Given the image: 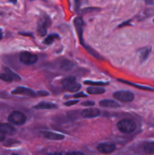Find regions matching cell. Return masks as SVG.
<instances>
[{"mask_svg":"<svg viewBox=\"0 0 154 155\" xmlns=\"http://www.w3.org/2000/svg\"><path fill=\"white\" fill-rule=\"evenodd\" d=\"M118 130L122 133H131L137 129L136 124L129 119L121 120L117 124Z\"/></svg>","mask_w":154,"mask_h":155,"instance_id":"1","label":"cell"},{"mask_svg":"<svg viewBox=\"0 0 154 155\" xmlns=\"http://www.w3.org/2000/svg\"><path fill=\"white\" fill-rule=\"evenodd\" d=\"M62 85L65 89L71 92H78L81 88V85L75 81V77H68L62 80Z\"/></svg>","mask_w":154,"mask_h":155,"instance_id":"2","label":"cell"},{"mask_svg":"<svg viewBox=\"0 0 154 155\" xmlns=\"http://www.w3.org/2000/svg\"><path fill=\"white\" fill-rule=\"evenodd\" d=\"M113 98L121 102H131L134 100V95L130 91L120 90L115 92L113 95Z\"/></svg>","mask_w":154,"mask_h":155,"instance_id":"3","label":"cell"},{"mask_svg":"<svg viewBox=\"0 0 154 155\" xmlns=\"http://www.w3.org/2000/svg\"><path fill=\"white\" fill-rule=\"evenodd\" d=\"M8 121L11 124L17 126H21L24 124L27 121V117L24 113L21 111L15 110L11 113L8 117Z\"/></svg>","mask_w":154,"mask_h":155,"instance_id":"4","label":"cell"},{"mask_svg":"<svg viewBox=\"0 0 154 155\" xmlns=\"http://www.w3.org/2000/svg\"><path fill=\"white\" fill-rule=\"evenodd\" d=\"M20 61L21 63L26 65L34 64L38 61V56L36 54H32L28 51H23L19 55Z\"/></svg>","mask_w":154,"mask_h":155,"instance_id":"5","label":"cell"},{"mask_svg":"<svg viewBox=\"0 0 154 155\" xmlns=\"http://www.w3.org/2000/svg\"><path fill=\"white\" fill-rule=\"evenodd\" d=\"M5 72L0 74V79L6 82V83H11L12 81H20L21 80V77L18 74H15L14 72H13L11 70L5 68Z\"/></svg>","mask_w":154,"mask_h":155,"instance_id":"6","label":"cell"},{"mask_svg":"<svg viewBox=\"0 0 154 155\" xmlns=\"http://www.w3.org/2000/svg\"><path fill=\"white\" fill-rule=\"evenodd\" d=\"M50 24H51V21L48 17H44L39 19L37 26V32L39 36H44L46 35L47 30Z\"/></svg>","mask_w":154,"mask_h":155,"instance_id":"7","label":"cell"},{"mask_svg":"<svg viewBox=\"0 0 154 155\" xmlns=\"http://www.w3.org/2000/svg\"><path fill=\"white\" fill-rule=\"evenodd\" d=\"M14 95H26V96L29 97H36V92H35L34 91H33L32 89H29V88L23 87V86H19V87H17L16 89H14L11 92Z\"/></svg>","mask_w":154,"mask_h":155,"instance_id":"8","label":"cell"},{"mask_svg":"<svg viewBox=\"0 0 154 155\" xmlns=\"http://www.w3.org/2000/svg\"><path fill=\"white\" fill-rule=\"evenodd\" d=\"M74 25H75V29H76L77 34H78L80 42L82 45H84V40L82 39L83 34V26H84V21H83L82 18H75L74 20Z\"/></svg>","mask_w":154,"mask_h":155,"instance_id":"9","label":"cell"},{"mask_svg":"<svg viewBox=\"0 0 154 155\" xmlns=\"http://www.w3.org/2000/svg\"><path fill=\"white\" fill-rule=\"evenodd\" d=\"M40 136H42L43 138L49 140H54V141H58V140H63L64 139V136L60 133H54V132L50 131H42L40 132Z\"/></svg>","mask_w":154,"mask_h":155,"instance_id":"10","label":"cell"},{"mask_svg":"<svg viewBox=\"0 0 154 155\" xmlns=\"http://www.w3.org/2000/svg\"><path fill=\"white\" fill-rule=\"evenodd\" d=\"M98 150L99 152L102 154H110L113 152L116 149V145L113 143L106 142V143H101L98 145Z\"/></svg>","mask_w":154,"mask_h":155,"instance_id":"11","label":"cell"},{"mask_svg":"<svg viewBox=\"0 0 154 155\" xmlns=\"http://www.w3.org/2000/svg\"><path fill=\"white\" fill-rule=\"evenodd\" d=\"M81 114L85 118H94L100 116L101 111L98 108H87L83 110Z\"/></svg>","mask_w":154,"mask_h":155,"instance_id":"12","label":"cell"},{"mask_svg":"<svg viewBox=\"0 0 154 155\" xmlns=\"http://www.w3.org/2000/svg\"><path fill=\"white\" fill-rule=\"evenodd\" d=\"M151 50H152V48H151L150 46L144 47V48H142L140 50H138L139 58H140V61L141 63L146 61V59L149 58V54L151 52Z\"/></svg>","mask_w":154,"mask_h":155,"instance_id":"13","label":"cell"},{"mask_svg":"<svg viewBox=\"0 0 154 155\" xmlns=\"http://www.w3.org/2000/svg\"><path fill=\"white\" fill-rule=\"evenodd\" d=\"M57 106L55 104L51 102H47V101H41L39 104L34 106L35 109L37 110H50V109L57 108Z\"/></svg>","mask_w":154,"mask_h":155,"instance_id":"14","label":"cell"},{"mask_svg":"<svg viewBox=\"0 0 154 155\" xmlns=\"http://www.w3.org/2000/svg\"><path fill=\"white\" fill-rule=\"evenodd\" d=\"M99 105L102 107H110V108H117L120 107L119 103L110 99L101 100L99 102Z\"/></svg>","mask_w":154,"mask_h":155,"instance_id":"15","label":"cell"},{"mask_svg":"<svg viewBox=\"0 0 154 155\" xmlns=\"http://www.w3.org/2000/svg\"><path fill=\"white\" fill-rule=\"evenodd\" d=\"M0 132L5 135H13L16 132L14 127L8 124H0Z\"/></svg>","mask_w":154,"mask_h":155,"instance_id":"16","label":"cell"},{"mask_svg":"<svg viewBox=\"0 0 154 155\" xmlns=\"http://www.w3.org/2000/svg\"><path fill=\"white\" fill-rule=\"evenodd\" d=\"M143 151L147 154H154V142H146L142 145Z\"/></svg>","mask_w":154,"mask_h":155,"instance_id":"17","label":"cell"},{"mask_svg":"<svg viewBox=\"0 0 154 155\" xmlns=\"http://www.w3.org/2000/svg\"><path fill=\"white\" fill-rule=\"evenodd\" d=\"M119 80V81H120V82H122V83H125V84H127V85H129V86H133V87L137 88V89H143V90H145V91H152V92H154V89H153V88L149 87V86H141V85L136 84V83H131V82L127 81V80Z\"/></svg>","mask_w":154,"mask_h":155,"instance_id":"18","label":"cell"},{"mask_svg":"<svg viewBox=\"0 0 154 155\" xmlns=\"http://www.w3.org/2000/svg\"><path fill=\"white\" fill-rule=\"evenodd\" d=\"M87 92L90 95H100L105 92V89L98 86H91L87 89Z\"/></svg>","mask_w":154,"mask_h":155,"instance_id":"19","label":"cell"},{"mask_svg":"<svg viewBox=\"0 0 154 155\" xmlns=\"http://www.w3.org/2000/svg\"><path fill=\"white\" fill-rule=\"evenodd\" d=\"M73 63L69 60H63L60 64V68L64 71H69L73 68Z\"/></svg>","mask_w":154,"mask_h":155,"instance_id":"20","label":"cell"},{"mask_svg":"<svg viewBox=\"0 0 154 155\" xmlns=\"http://www.w3.org/2000/svg\"><path fill=\"white\" fill-rule=\"evenodd\" d=\"M57 39H60V36L57 34H51L48 36H47L45 38V39L44 40L43 43L45 44V45H51L54 42V41Z\"/></svg>","mask_w":154,"mask_h":155,"instance_id":"21","label":"cell"},{"mask_svg":"<svg viewBox=\"0 0 154 155\" xmlns=\"http://www.w3.org/2000/svg\"><path fill=\"white\" fill-rule=\"evenodd\" d=\"M84 84L98 86H106V85H108V83H106V82H95V81H91V80H85V81H84Z\"/></svg>","mask_w":154,"mask_h":155,"instance_id":"22","label":"cell"},{"mask_svg":"<svg viewBox=\"0 0 154 155\" xmlns=\"http://www.w3.org/2000/svg\"><path fill=\"white\" fill-rule=\"evenodd\" d=\"M85 49L87 50V51H88V52L90 53V54H91L92 56H93V57L96 58H98V59H101V56H100L99 54H98V53L96 52V51H94V50L92 49V48H91L90 46H85Z\"/></svg>","mask_w":154,"mask_h":155,"instance_id":"23","label":"cell"},{"mask_svg":"<svg viewBox=\"0 0 154 155\" xmlns=\"http://www.w3.org/2000/svg\"><path fill=\"white\" fill-rule=\"evenodd\" d=\"M85 0H74V2H75V8L76 10H78L80 7H81L82 5L84 3Z\"/></svg>","mask_w":154,"mask_h":155,"instance_id":"24","label":"cell"},{"mask_svg":"<svg viewBox=\"0 0 154 155\" xmlns=\"http://www.w3.org/2000/svg\"><path fill=\"white\" fill-rule=\"evenodd\" d=\"M82 105L86 106V107H90V106L95 105V102L92 101H84V102L82 103Z\"/></svg>","mask_w":154,"mask_h":155,"instance_id":"25","label":"cell"},{"mask_svg":"<svg viewBox=\"0 0 154 155\" xmlns=\"http://www.w3.org/2000/svg\"><path fill=\"white\" fill-rule=\"evenodd\" d=\"M48 95V92H45V91H39V92H36V95L37 96H47Z\"/></svg>","mask_w":154,"mask_h":155,"instance_id":"26","label":"cell"},{"mask_svg":"<svg viewBox=\"0 0 154 155\" xmlns=\"http://www.w3.org/2000/svg\"><path fill=\"white\" fill-rule=\"evenodd\" d=\"M72 97H74V98H85V97H87V95L83 92H79V93L75 94Z\"/></svg>","mask_w":154,"mask_h":155,"instance_id":"27","label":"cell"},{"mask_svg":"<svg viewBox=\"0 0 154 155\" xmlns=\"http://www.w3.org/2000/svg\"><path fill=\"white\" fill-rule=\"evenodd\" d=\"M78 102H79L78 100H73V101H67V102L65 103V105H66V106L74 105V104H76Z\"/></svg>","mask_w":154,"mask_h":155,"instance_id":"28","label":"cell"},{"mask_svg":"<svg viewBox=\"0 0 154 155\" xmlns=\"http://www.w3.org/2000/svg\"><path fill=\"white\" fill-rule=\"evenodd\" d=\"M66 155H84V154L80 151H72V152L67 153Z\"/></svg>","mask_w":154,"mask_h":155,"instance_id":"29","label":"cell"},{"mask_svg":"<svg viewBox=\"0 0 154 155\" xmlns=\"http://www.w3.org/2000/svg\"><path fill=\"white\" fill-rule=\"evenodd\" d=\"M5 139V135L3 134L2 133H1V132H0V142H2V141H4Z\"/></svg>","mask_w":154,"mask_h":155,"instance_id":"30","label":"cell"},{"mask_svg":"<svg viewBox=\"0 0 154 155\" xmlns=\"http://www.w3.org/2000/svg\"><path fill=\"white\" fill-rule=\"evenodd\" d=\"M143 1L146 2L147 4H152V3H153V2H154V0H143Z\"/></svg>","mask_w":154,"mask_h":155,"instance_id":"31","label":"cell"},{"mask_svg":"<svg viewBox=\"0 0 154 155\" xmlns=\"http://www.w3.org/2000/svg\"><path fill=\"white\" fill-rule=\"evenodd\" d=\"M48 155H63L61 153L59 152H55V153H51V154H49Z\"/></svg>","mask_w":154,"mask_h":155,"instance_id":"32","label":"cell"},{"mask_svg":"<svg viewBox=\"0 0 154 155\" xmlns=\"http://www.w3.org/2000/svg\"><path fill=\"white\" fill-rule=\"evenodd\" d=\"M2 39V30L0 29V40Z\"/></svg>","mask_w":154,"mask_h":155,"instance_id":"33","label":"cell"},{"mask_svg":"<svg viewBox=\"0 0 154 155\" xmlns=\"http://www.w3.org/2000/svg\"><path fill=\"white\" fill-rule=\"evenodd\" d=\"M9 1H10L11 2L14 3V4H15V3L17 2V0H9Z\"/></svg>","mask_w":154,"mask_h":155,"instance_id":"34","label":"cell"},{"mask_svg":"<svg viewBox=\"0 0 154 155\" xmlns=\"http://www.w3.org/2000/svg\"><path fill=\"white\" fill-rule=\"evenodd\" d=\"M12 155H19V154H12Z\"/></svg>","mask_w":154,"mask_h":155,"instance_id":"35","label":"cell"},{"mask_svg":"<svg viewBox=\"0 0 154 155\" xmlns=\"http://www.w3.org/2000/svg\"><path fill=\"white\" fill-rule=\"evenodd\" d=\"M153 22H154V19H153Z\"/></svg>","mask_w":154,"mask_h":155,"instance_id":"36","label":"cell"}]
</instances>
